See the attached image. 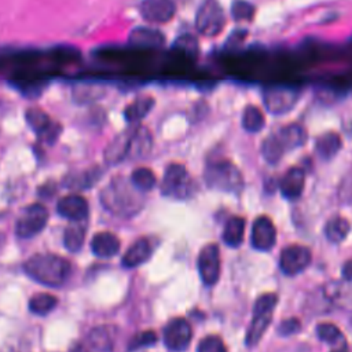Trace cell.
<instances>
[{"mask_svg":"<svg viewBox=\"0 0 352 352\" xmlns=\"http://www.w3.org/2000/svg\"><path fill=\"white\" fill-rule=\"evenodd\" d=\"M89 340L92 342V345L96 349H102V351H110L111 349V341L109 334L104 331V329H95L91 334H89Z\"/></svg>","mask_w":352,"mask_h":352,"instance_id":"cell-36","label":"cell"},{"mask_svg":"<svg viewBox=\"0 0 352 352\" xmlns=\"http://www.w3.org/2000/svg\"><path fill=\"white\" fill-rule=\"evenodd\" d=\"M192 182L188 172L182 164H170L164 173L161 191L164 195L173 198H186L191 190Z\"/></svg>","mask_w":352,"mask_h":352,"instance_id":"cell-6","label":"cell"},{"mask_svg":"<svg viewBox=\"0 0 352 352\" xmlns=\"http://www.w3.org/2000/svg\"><path fill=\"white\" fill-rule=\"evenodd\" d=\"M98 173L96 170H88L87 173H84L82 176H73L70 179V182L67 183V186L70 187H80V188H87L89 186L94 184V182L98 179Z\"/></svg>","mask_w":352,"mask_h":352,"instance_id":"cell-37","label":"cell"},{"mask_svg":"<svg viewBox=\"0 0 352 352\" xmlns=\"http://www.w3.org/2000/svg\"><path fill=\"white\" fill-rule=\"evenodd\" d=\"M151 146H153V138L148 129L144 126H133L128 158H142L147 155Z\"/></svg>","mask_w":352,"mask_h":352,"instance_id":"cell-20","label":"cell"},{"mask_svg":"<svg viewBox=\"0 0 352 352\" xmlns=\"http://www.w3.org/2000/svg\"><path fill=\"white\" fill-rule=\"evenodd\" d=\"M56 210L60 216L78 221L87 217L88 214V202L84 197L77 194H70L59 199Z\"/></svg>","mask_w":352,"mask_h":352,"instance_id":"cell-15","label":"cell"},{"mask_svg":"<svg viewBox=\"0 0 352 352\" xmlns=\"http://www.w3.org/2000/svg\"><path fill=\"white\" fill-rule=\"evenodd\" d=\"M26 121L30 128L45 142H54L59 135V125L54 124L51 118L40 109H29L26 111Z\"/></svg>","mask_w":352,"mask_h":352,"instance_id":"cell-14","label":"cell"},{"mask_svg":"<svg viewBox=\"0 0 352 352\" xmlns=\"http://www.w3.org/2000/svg\"><path fill=\"white\" fill-rule=\"evenodd\" d=\"M143 191L138 190L124 176L114 177L100 192L103 206L116 216L129 217L136 214L144 205Z\"/></svg>","mask_w":352,"mask_h":352,"instance_id":"cell-1","label":"cell"},{"mask_svg":"<svg viewBox=\"0 0 352 352\" xmlns=\"http://www.w3.org/2000/svg\"><path fill=\"white\" fill-rule=\"evenodd\" d=\"M175 44H176L177 48L183 50L188 55H195L198 52L197 40L194 37H191V36H182Z\"/></svg>","mask_w":352,"mask_h":352,"instance_id":"cell-38","label":"cell"},{"mask_svg":"<svg viewBox=\"0 0 352 352\" xmlns=\"http://www.w3.org/2000/svg\"><path fill=\"white\" fill-rule=\"evenodd\" d=\"M85 238V228L80 224H72L65 230L63 243L70 252H77L81 249Z\"/></svg>","mask_w":352,"mask_h":352,"instance_id":"cell-27","label":"cell"},{"mask_svg":"<svg viewBox=\"0 0 352 352\" xmlns=\"http://www.w3.org/2000/svg\"><path fill=\"white\" fill-rule=\"evenodd\" d=\"M132 184L140 191H148L155 184V175L148 168H138L131 175Z\"/></svg>","mask_w":352,"mask_h":352,"instance_id":"cell-31","label":"cell"},{"mask_svg":"<svg viewBox=\"0 0 352 352\" xmlns=\"http://www.w3.org/2000/svg\"><path fill=\"white\" fill-rule=\"evenodd\" d=\"M316 334L322 341L329 342V344H334L336 341L342 340V334H341L340 329L333 323H320V324H318Z\"/></svg>","mask_w":352,"mask_h":352,"instance_id":"cell-32","label":"cell"},{"mask_svg":"<svg viewBox=\"0 0 352 352\" xmlns=\"http://www.w3.org/2000/svg\"><path fill=\"white\" fill-rule=\"evenodd\" d=\"M165 37L161 32L151 28H136L129 34V44L140 48H157L161 47Z\"/></svg>","mask_w":352,"mask_h":352,"instance_id":"cell-19","label":"cell"},{"mask_svg":"<svg viewBox=\"0 0 352 352\" xmlns=\"http://www.w3.org/2000/svg\"><path fill=\"white\" fill-rule=\"evenodd\" d=\"M198 270L205 285H214L220 276V253L216 243L202 248L198 256Z\"/></svg>","mask_w":352,"mask_h":352,"instance_id":"cell-10","label":"cell"},{"mask_svg":"<svg viewBox=\"0 0 352 352\" xmlns=\"http://www.w3.org/2000/svg\"><path fill=\"white\" fill-rule=\"evenodd\" d=\"M56 302L58 300L55 296L50 293H38L30 298L29 309L37 315H45L55 308Z\"/></svg>","mask_w":352,"mask_h":352,"instance_id":"cell-28","label":"cell"},{"mask_svg":"<svg viewBox=\"0 0 352 352\" xmlns=\"http://www.w3.org/2000/svg\"><path fill=\"white\" fill-rule=\"evenodd\" d=\"M324 232L329 241L338 243L344 241L349 234V221L345 217L336 216L327 221Z\"/></svg>","mask_w":352,"mask_h":352,"instance_id":"cell-26","label":"cell"},{"mask_svg":"<svg viewBox=\"0 0 352 352\" xmlns=\"http://www.w3.org/2000/svg\"><path fill=\"white\" fill-rule=\"evenodd\" d=\"M25 272L38 283L45 286H60L70 275V263L56 254L38 253L28 258L23 265Z\"/></svg>","mask_w":352,"mask_h":352,"instance_id":"cell-2","label":"cell"},{"mask_svg":"<svg viewBox=\"0 0 352 352\" xmlns=\"http://www.w3.org/2000/svg\"><path fill=\"white\" fill-rule=\"evenodd\" d=\"M154 106V99L150 96H140L136 98L126 109H125V118L129 122H138L142 118H144L151 107Z\"/></svg>","mask_w":352,"mask_h":352,"instance_id":"cell-25","label":"cell"},{"mask_svg":"<svg viewBox=\"0 0 352 352\" xmlns=\"http://www.w3.org/2000/svg\"><path fill=\"white\" fill-rule=\"evenodd\" d=\"M276 302L278 296L275 293H265L257 298L254 305V316L246 333L248 346H254L263 337L264 331L268 329L272 319V311Z\"/></svg>","mask_w":352,"mask_h":352,"instance_id":"cell-4","label":"cell"},{"mask_svg":"<svg viewBox=\"0 0 352 352\" xmlns=\"http://www.w3.org/2000/svg\"><path fill=\"white\" fill-rule=\"evenodd\" d=\"M153 253V243L147 238H139L135 241L122 257V265L132 268L143 264L150 258Z\"/></svg>","mask_w":352,"mask_h":352,"instance_id":"cell-17","label":"cell"},{"mask_svg":"<svg viewBox=\"0 0 352 352\" xmlns=\"http://www.w3.org/2000/svg\"><path fill=\"white\" fill-rule=\"evenodd\" d=\"M275 136L278 138L285 151L300 147L307 140V132L298 124H290L287 126H283L278 133H275Z\"/></svg>","mask_w":352,"mask_h":352,"instance_id":"cell-22","label":"cell"},{"mask_svg":"<svg viewBox=\"0 0 352 352\" xmlns=\"http://www.w3.org/2000/svg\"><path fill=\"white\" fill-rule=\"evenodd\" d=\"M283 153L285 150L275 135H270L261 144V154L270 164H276L282 158Z\"/></svg>","mask_w":352,"mask_h":352,"instance_id":"cell-30","label":"cell"},{"mask_svg":"<svg viewBox=\"0 0 352 352\" xmlns=\"http://www.w3.org/2000/svg\"><path fill=\"white\" fill-rule=\"evenodd\" d=\"M3 243H4V235H3V232H0V248L3 246Z\"/></svg>","mask_w":352,"mask_h":352,"instance_id":"cell-43","label":"cell"},{"mask_svg":"<svg viewBox=\"0 0 352 352\" xmlns=\"http://www.w3.org/2000/svg\"><path fill=\"white\" fill-rule=\"evenodd\" d=\"M70 352H88L82 345H80V344H77V345H74L73 348H72V351Z\"/></svg>","mask_w":352,"mask_h":352,"instance_id":"cell-41","label":"cell"},{"mask_svg":"<svg viewBox=\"0 0 352 352\" xmlns=\"http://www.w3.org/2000/svg\"><path fill=\"white\" fill-rule=\"evenodd\" d=\"M157 341V334L151 330H147V331H142V333H138L128 344V349L129 351H135L138 348H142V346H147V345H151Z\"/></svg>","mask_w":352,"mask_h":352,"instance_id":"cell-35","label":"cell"},{"mask_svg":"<svg viewBox=\"0 0 352 352\" xmlns=\"http://www.w3.org/2000/svg\"><path fill=\"white\" fill-rule=\"evenodd\" d=\"M305 183V175L300 168H290L280 179L279 187L283 197L289 199L298 198L302 192Z\"/></svg>","mask_w":352,"mask_h":352,"instance_id":"cell-18","label":"cell"},{"mask_svg":"<svg viewBox=\"0 0 352 352\" xmlns=\"http://www.w3.org/2000/svg\"><path fill=\"white\" fill-rule=\"evenodd\" d=\"M140 15L153 23H165L175 15V3L172 0H143Z\"/></svg>","mask_w":352,"mask_h":352,"instance_id":"cell-13","label":"cell"},{"mask_svg":"<svg viewBox=\"0 0 352 352\" xmlns=\"http://www.w3.org/2000/svg\"><path fill=\"white\" fill-rule=\"evenodd\" d=\"M341 148V138L336 132H327L318 138L315 143V150L323 160L333 158Z\"/></svg>","mask_w":352,"mask_h":352,"instance_id":"cell-23","label":"cell"},{"mask_svg":"<svg viewBox=\"0 0 352 352\" xmlns=\"http://www.w3.org/2000/svg\"><path fill=\"white\" fill-rule=\"evenodd\" d=\"M245 231V220L239 216H232L227 220L223 231V239L230 246H239L243 239Z\"/></svg>","mask_w":352,"mask_h":352,"instance_id":"cell-24","label":"cell"},{"mask_svg":"<svg viewBox=\"0 0 352 352\" xmlns=\"http://www.w3.org/2000/svg\"><path fill=\"white\" fill-rule=\"evenodd\" d=\"M351 264H352V261H351V260H348V261L345 263V265H344V276H345V279H348V280H351V278H352Z\"/></svg>","mask_w":352,"mask_h":352,"instance_id":"cell-40","label":"cell"},{"mask_svg":"<svg viewBox=\"0 0 352 352\" xmlns=\"http://www.w3.org/2000/svg\"><path fill=\"white\" fill-rule=\"evenodd\" d=\"M198 352H227V348L219 336H208L201 340Z\"/></svg>","mask_w":352,"mask_h":352,"instance_id":"cell-33","label":"cell"},{"mask_svg":"<svg viewBox=\"0 0 352 352\" xmlns=\"http://www.w3.org/2000/svg\"><path fill=\"white\" fill-rule=\"evenodd\" d=\"M91 248L98 257H111L120 250V239L111 232H98L92 238Z\"/></svg>","mask_w":352,"mask_h":352,"instance_id":"cell-21","label":"cell"},{"mask_svg":"<svg viewBox=\"0 0 352 352\" xmlns=\"http://www.w3.org/2000/svg\"><path fill=\"white\" fill-rule=\"evenodd\" d=\"M300 330V320L297 318H290V319H286L283 320L280 324H279V333L283 334V336H289V334H293L296 331Z\"/></svg>","mask_w":352,"mask_h":352,"instance_id":"cell-39","label":"cell"},{"mask_svg":"<svg viewBox=\"0 0 352 352\" xmlns=\"http://www.w3.org/2000/svg\"><path fill=\"white\" fill-rule=\"evenodd\" d=\"M264 116L258 107L248 106L242 114V125L249 132H258L264 126Z\"/></svg>","mask_w":352,"mask_h":352,"instance_id":"cell-29","label":"cell"},{"mask_svg":"<svg viewBox=\"0 0 352 352\" xmlns=\"http://www.w3.org/2000/svg\"><path fill=\"white\" fill-rule=\"evenodd\" d=\"M48 221V210L41 204L28 206L15 223V232L21 238H30L38 234Z\"/></svg>","mask_w":352,"mask_h":352,"instance_id":"cell-7","label":"cell"},{"mask_svg":"<svg viewBox=\"0 0 352 352\" xmlns=\"http://www.w3.org/2000/svg\"><path fill=\"white\" fill-rule=\"evenodd\" d=\"M330 352H348L346 344H345V342H342V345H341V346H338V348H336V349H333V351H330Z\"/></svg>","mask_w":352,"mask_h":352,"instance_id":"cell-42","label":"cell"},{"mask_svg":"<svg viewBox=\"0 0 352 352\" xmlns=\"http://www.w3.org/2000/svg\"><path fill=\"white\" fill-rule=\"evenodd\" d=\"M192 337L191 326L184 318L172 319L164 329V342L170 351H184Z\"/></svg>","mask_w":352,"mask_h":352,"instance_id":"cell-9","label":"cell"},{"mask_svg":"<svg viewBox=\"0 0 352 352\" xmlns=\"http://www.w3.org/2000/svg\"><path fill=\"white\" fill-rule=\"evenodd\" d=\"M226 23L224 12L216 0H205L195 15V28L204 34L213 37L221 32Z\"/></svg>","mask_w":352,"mask_h":352,"instance_id":"cell-5","label":"cell"},{"mask_svg":"<svg viewBox=\"0 0 352 352\" xmlns=\"http://www.w3.org/2000/svg\"><path fill=\"white\" fill-rule=\"evenodd\" d=\"M204 179L210 188L227 192H238L243 186L242 173L228 160L209 162L205 168Z\"/></svg>","mask_w":352,"mask_h":352,"instance_id":"cell-3","label":"cell"},{"mask_svg":"<svg viewBox=\"0 0 352 352\" xmlns=\"http://www.w3.org/2000/svg\"><path fill=\"white\" fill-rule=\"evenodd\" d=\"M133 128H129L120 135H117L106 147L104 150V160L107 164H118L128 158L129 154V144Z\"/></svg>","mask_w":352,"mask_h":352,"instance_id":"cell-16","label":"cell"},{"mask_svg":"<svg viewBox=\"0 0 352 352\" xmlns=\"http://www.w3.org/2000/svg\"><path fill=\"white\" fill-rule=\"evenodd\" d=\"M264 104L274 114H283L294 107L298 100V91L294 87L275 85L268 87L263 92Z\"/></svg>","mask_w":352,"mask_h":352,"instance_id":"cell-8","label":"cell"},{"mask_svg":"<svg viewBox=\"0 0 352 352\" xmlns=\"http://www.w3.org/2000/svg\"><path fill=\"white\" fill-rule=\"evenodd\" d=\"M276 241V230L272 220L258 216L252 227V245L257 250H270Z\"/></svg>","mask_w":352,"mask_h":352,"instance_id":"cell-12","label":"cell"},{"mask_svg":"<svg viewBox=\"0 0 352 352\" xmlns=\"http://www.w3.org/2000/svg\"><path fill=\"white\" fill-rule=\"evenodd\" d=\"M253 6L245 0H236L232 4V16L236 21H250L253 18Z\"/></svg>","mask_w":352,"mask_h":352,"instance_id":"cell-34","label":"cell"},{"mask_svg":"<svg viewBox=\"0 0 352 352\" xmlns=\"http://www.w3.org/2000/svg\"><path fill=\"white\" fill-rule=\"evenodd\" d=\"M311 263V250L301 245H292L285 248L280 253L279 264L285 274L296 275L301 272Z\"/></svg>","mask_w":352,"mask_h":352,"instance_id":"cell-11","label":"cell"}]
</instances>
